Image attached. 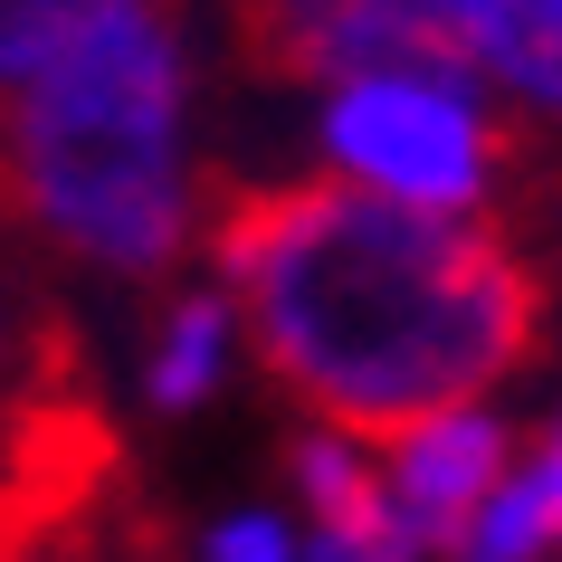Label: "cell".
Here are the masks:
<instances>
[{
	"instance_id": "8fae6325",
	"label": "cell",
	"mask_w": 562,
	"mask_h": 562,
	"mask_svg": "<svg viewBox=\"0 0 562 562\" xmlns=\"http://www.w3.org/2000/svg\"><path fill=\"white\" fill-rule=\"evenodd\" d=\"M105 0H0V87H20L87 30Z\"/></svg>"
},
{
	"instance_id": "ba28073f",
	"label": "cell",
	"mask_w": 562,
	"mask_h": 562,
	"mask_svg": "<svg viewBox=\"0 0 562 562\" xmlns=\"http://www.w3.org/2000/svg\"><path fill=\"white\" fill-rule=\"evenodd\" d=\"M429 20L476 48V67H505L525 95L562 105V0H419Z\"/></svg>"
},
{
	"instance_id": "9c48e42d",
	"label": "cell",
	"mask_w": 562,
	"mask_h": 562,
	"mask_svg": "<svg viewBox=\"0 0 562 562\" xmlns=\"http://www.w3.org/2000/svg\"><path fill=\"white\" fill-rule=\"evenodd\" d=\"M210 372H220V296H181L172 315H162V344H153L144 391L162 401V411H181V401L210 391Z\"/></svg>"
},
{
	"instance_id": "3957f363",
	"label": "cell",
	"mask_w": 562,
	"mask_h": 562,
	"mask_svg": "<svg viewBox=\"0 0 562 562\" xmlns=\"http://www.w3.org/2000/svg\"><path fill=\"white\" fill-rule=\"evenodd\" d=\"M124 486V448L87 382V344L0 267V553L77 525Z\"/></svg>"
},
{
	"instance_id": "7c38bea8",
	"label": "cell",
	"mask_w": 562,
	"mask_h": 562,
	"mask_svg": "<svg viewBox=\"0 0 562 562\" xmlns=\"http://www.w3.org/2000/svg\"><path fill=\"white\" fill-rule=\"evenodd\" d=\"M0 562H144V533H115V496H105L95 515L38 533V543H20V553H0Z\"/></svg>"
},
{
	"instance_id": "277c9868",
	"label": "cell",
	"mask_w": 562,
	"mask_h": 562,
	"mask_svg": "<svg viewBox=\"0 0 562 562\" xmlns=\"http://www.w3.org/2000/svg\"><path fill=\"white\" fill-rule=\"evenodd\" d=\"M334 162L391 201L419 210H476L486 181H496V134L458 87H429V77H344L325 115Z\"/></svg>"
},
{
	"instance_id": "5b68a950",
	"label": "cell",
	"mask_w": 562,
	"mask_h": 562,
	"mask_svg": "<svg viewBox=\"0 0 562 562\" xmlns=\"http://www.w3.org/2000/svg\"><path fill=\"white\" fill-rule=\"evenodd\" d=\"M238 58L258 77H429L476 95V48L419 0H238Z\"/></svg>"
},
{
	"instance_id": "6da1fadb",
	"label": "cell",
	"mask_w": 562,
	"mask_h": 562,
	"mask_svg": "<svg viewBox=\"0 0 562 562\" xmlns=\"http://www.w3.org/2000/svg\"><path fill=\"white\" fill-rule=\"evenodd\" d=\"M258 362L353 448H401L543 344V277L496 229L372 181H267L210 201Z\"/></svg>"
},
{
	"instance_id": "4fadbf2b",
	"label": "cell",
	"mask_w": 562,
	"mask_h": 562,
	"mask_svg": "<svg viewBox=\"0 0 562 562\" xmlns=\"http://www.w3.org/2000/svg\"><path fill=\"white\" fill-rule=\"evenodd\" d=\"M210 562H296V553H286V533H277V525H258V515H238V525H220Z\"/></svg>"
},
{
	"instance_id": "30bf717a",
	"label": "cell",
	"mask_w": 562,
	"mask_h": 562,
	"mask_svg": "<svg viewBox=\"0 0 562 562\" xmlns=\"http://www.w3.org/2000/svg\"><path fill=\"white\" fill-rule=\"evenodd\" d=\"M553 533H562V439L543 448V468H533V476H515L505 496H486V515H476V553L515 562V553H533V543H553Z\"/></svg>"
},
{
	"instance_id": "7a4b0ae2",
	"label": "cell",
	"mask_w": 562,
	"mask_h": 562,
	"mask_svg": "<svg viewBox=\"0 0 562 562\" xmlns=\"http://www.w3.org/2000/svg\"><path fill=\"white\" fill-rule=\"evenodd\" d=\"M181 0H105L0 105V220L124 277H162L191 238L181 191Z\"/></svg>"
},
{
	"instance_id": "52a82bcc",
	"label": "cell",
	"mask_w": 562,
	"mask_h": 562,
	"mask_svg": "<svg viewBox=\"0 0 562 562\" xmlns=\"http://www.w3.org/2000/svg\"><path fill=\"white\" fill-rule=\"evenodd\" d=\"M296 486L315 505V562H419L411 515H391V496L372 486L353 439H305L296 448Z\"/></svg>"
},
{
	"instance_id": "8992f818",
	"label": "cell",
	"mask_w": 562,
	"mask_h": 562,
	"mask_svg": "<svg viewBox=\"0 0 562 562\" xmlns=\"http://www.w3.org/2000/svg\"><path fill=\"white\" fill-rule=\"evenodd\" d=\"M505 476V429L476 411H439L429 429L401 439V505H411V533L439 543V553H476V515Z\"/></svg>"
}]
</instances>
